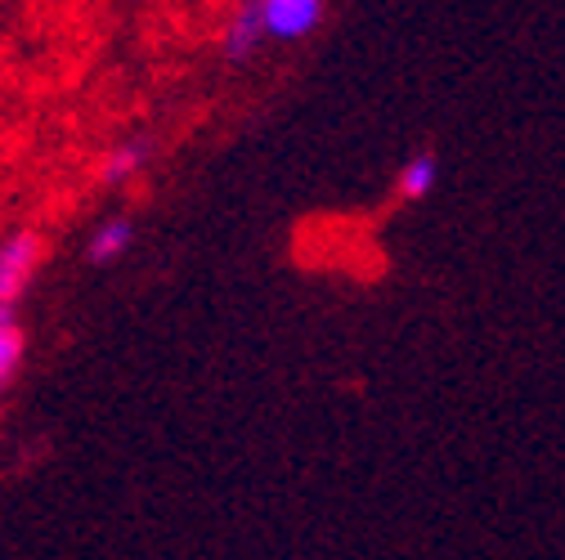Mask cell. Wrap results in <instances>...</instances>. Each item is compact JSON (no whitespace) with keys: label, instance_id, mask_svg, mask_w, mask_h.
<instances>
[{"label":"cell","instance_id":"obj_1","mask_svg":"<svg viewBox=\"0 0 565 560\" xmlns=\"http://www.w3.org/2000/svg\"><path fill=\"white\" fill-rule=\"evenodd\" d=\"M36 256H41V247H36L32 234L6 238V247H0V305H10L28 288V278L36 269Z\"/></svg>","mask_w":565,"mask_h":560},{"label":"cell","instance_id":"obj_2","mask_svg":"<svg viewBox=\"0 0 565 560\" xmlns=\"http://www.w3.org/2000/svg\"><path fill=\"white\" fill-rule=\"evenodd\" d=\"M260 14H265V32H274L282 41H297V36L315 32L323 6L319 0H265Z\"/></svg>","mask_w":565,"mask_h":560},{"label":"cell","instance_id":"obj_3","mask_svg":"<svg viewBox=\"0 0 565 560\" xmlns=\"http://www.w3.org/2000/svg\"><path fill=\"white\" fill-rule=\"evenodd\" d=\"M260 32H265V14H256V10H243V14L234 19L230 36H225L230 54H234V58H243L247 50H256V36H260Z\"/></svg>","mask_w":565,"mask_h":560},{"label":"cell","instance_id":"obj_4","mask_svg":"<svg viewBox=\"0 0 565 560\" xmlns=\"http://www.w3.org/2000/svg\"><path fill=\"white\" fill-rule=\"evenodd\" d=\"M436 189V162L431 158H413L404 171H399V193L404 197H427Z\"/></svg>","mask_w":565,"mask_h":560},{"label":"cell","instance_id":"obj_5","mask_svg":"<svg viewBox=\"0 0 565 560\" xmlns=\"http://www.w3.org/2000/svg\"><path fill=\"white\" fill-rule=\"evenodd\" d=\"M130 247V225L126 220H113V225H104L95 238H90V260H113V256H121Z\"/></svg>","mask_w":565,"mask_h":560},{"label":"cell","instance_id":"obj_6","mask_svg":"<svg viewBox=\"0 0 565 560\" xmlns=\"http://www.w3.org/2000/svg\"><path fill=\"white\" fill-rule=\"evenodd\" d=\"M139 162H145V144H126V149H117L113 158H108V166H104V175L108 180H126Z\"/></svg>","mask_w":565,"mask_h":560},{"label":"cell","instance_id":"obj_7","mask_svg":"<svg viewBox=\"0 0 565 560\" xmlns=\"http://www.w3.org/2000/svg\"><path fill=\"white\" fill-rule=\"evenodd\" d=\"M19 349H23V341H19V327L0 332V381H6V377H10V368L19 364Z\"/></svg>","mask_w":565,"mask_h":560},{"label":"cell","instance_id":"obj_8","mask_svg":"<svg viewBox=\"0 0 565 560\" xmlns=\"http://www.w3.org/2000/svg\"><path fill=\"white\" fill-rule=\"evenodd\" d=\"M14 327V319H10V305H0V332H10Z\"/></svg>","mask_w":565,"mask_h":560}]
</instances>
